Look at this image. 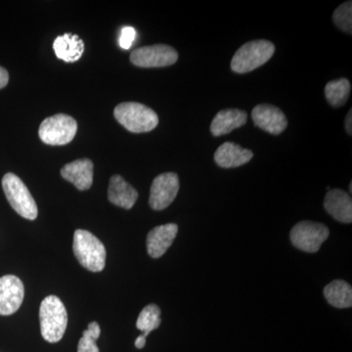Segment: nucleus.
I'll return each instance as SVG.
<instances>
[{
    "label": "nucleus",
    "instance_id": "obj_29",
    "mask_svg": "<svg viewBox=\"0 0 352 352\" xmlns=\"http://www.w3.org/2000/svg\"><path fill=\"white\" fill-rule=\"evenodd\" d=\"M349 190H351V192L352 191V183L349 185Z\"/></svg>",
    "mask_w": 352,
    "mask_h": 352
},
{
    "label": "nucleus",
    "instance_id": "obj_4",
    "mask_svg": "<svg viewBox=\"0 0 352 352\" xmlns=\"http://www.w3.org/2000/svg\"><path fill=\"white\" fill-rule=\"evenodd\" d=\"M275 52V45L265 39L249 41L236 51L231 60L234 73L245 74L270 61Z\"/></svg>",
    "mask_w": 352,
    "mask_h": 352
},
{
    "label": "nucleus",
    "instance_id": "obj_16",
    "mask_svg": "<svg viewBox=\"0 0 352 352\" xmlns=\"http://www.w3.org/2000/svg\"><path fill=\"white\" fill-rule=\"evenodd\" d=\"M248 120V115L240 109H226L217 113L210 124L212 135H226L234 129L244 126Z\"/></svg>",
    "mask_w": 352,
    "mask_h": 352
},
{
    "label": "nucleus",
    "instance_id": "obj_19",
    "mask_svg": "<svg viewBox=\"0 0 352 352\" xmlns=\"http://www.w3.org/2000/svg\"><path fill=\"white\" fill-rule=\"evenodd\" d=\"M324 296L327 302L337 308L352 307V289L349 284L342 280H335L324 289Z\"/></svg>",
    "mask_w": 352,
    "mask_h": 352
},
{
    "label": "nucleus",
    "instance_id": "obj_17",
    "mask_svg": "<svg viewBox=\"0 0 352 352\" xmlns=\"http://www.w3.org/2000/svg\"><path fill=\"white\" fill-rule=\"evenodd\" d=\"M109 201L118 207L131 210L138 199V192L120 175L111 177L108 189Z\"/></svg>",
    "mask_w": 352,
    "mask_h": 352
},
{
    "label": "nucleus",
    "instance_id": "obj_20",
    "mask_svg": "<svg viewBox=\"0 0 352 352\" xmlns=\"http://www.w3.org/2000/svg\"><path fill=\"white\" fill-rule=\"evenodd\" d=\"M351 82L346 78L332 80L325 87V96L333 107H342L349 100L351 94Z\"/></svg>",
    "mask_w": 352,
    "mask_h": 352
},
{
    "label": "nucleus",
    "instance_id": "obj_3",
    "mask_svg": "<svg viewBox=\"0 0 352 352\" xmlns=\"http://www.w3.org/2000/svg\"><path fill=\"white\" fill-rule=\"evenodd\" d=\"M113 115L124 129L133 133L152 131L159 124L155 111L136 102L119 104L113 110Z\"/></svg>",
    "mask_w": 352,
    "mask_h": 352
},
{
    "label": "nucleus",
    "instance_id": "obj_7",
    "mask_svg": "<svg viewBox=\"0 0 352 352\" xmlns=\"http://www.w3.org/2000/svg\"><path fill=\"white\" fill-rule=\"evenodd\" d=\"M328 227L314 221H300L292 228V244L296 249L307 252H317L321 245L328 239Z\"/></svg>",
    "mask_w": 352,
    "mask_h": 352
},
{
    "label": "nucleus",
    "instance_id": "obj_26",
    "mask_svg": "<svg viewBox=\"0 0 352 352\" xmlns=\"http://www.w3.org/2000/svg\"><path fill=\"white\" fill-rule=\"evenodd\" d=\"M8 82V72H7L6 69L2 68V67H0V89H1V88L6 87Z\"/></svg>",
    "mask_w": 352,
    "mask_h": 352
},
{
    "label": "nucleus",
    "instance_id": "obj_11",
    "mask_svg": "<svg viewBox=\"0 0 352 352\" xmlns=\"http://www.w3.org/2000/svg\"><path fill=\"white\" fill-rule=\"evenodd\" d=\"M252 118L256 126L273 135L282 133L288 126V120L285 113L270 104L256 106L252 109Z\"/></svg>",
    "mask_w": 352,
    "mask_h": 352
},
{
    "label": "nucleus",
    "instance_id": "obj_6",
    "mask_svg": "<svg viewBox=\"0 0 352 352\" xmlns=\"http://www.w3.org/2000/svg\"><path fill=\"white\" fill-rule=\"evenodd\" d=\"M78 131V122L71 116L56 113L47 118L39 126V138L47 145L68 144L75 138Z\"/></svg>",
    "mask_w": 352,
    "mask_h": 352
},
{
    "label": "nucleus",
    "instance_id": "obj_15",
    "mask_svg": "<svg viewBox=\"0 0 352 352\" xmlns=\"http://www.w3.org/2000/svg\"><path fill=\"white\" fill-rule=\"evenodd\" d=\"M254 157V153L241 147L233 142H226L220 145L214 153V161L217 166L223 168H238L249 163Z\"/></svg>",
    "mask_w": 352,
    "mask_h": 352
},
{
    "label": "nucleus",
    "instance_id": "obj_22",
    "mask_svg": "<svg viewBox=\"0 0 352 352\" xmlns=\"http://www.w3.org/2000/svg\"><path fill=\"white\" fill-rule=\"evenodd\" d=\"M333 21L342 31L352 32V2L346 1L336 9L333 14Z\"/></svg>",
    "mask_w": 352,
    "mask_h": 352
},
{
    "label": "nucleus",
    "instance_id": "obj_14",
    "mask_svg": "<svg viewBox=\"0 0 352 352\" xmlns=\"http://www.w3.org/2000/svg\"><path fill=\"white\" fill-rule=\"evenodd\" d=\"M324 208L333 219L342 223L352 222L351 196L344 190H329L324 200Z\"/></svg>",
    "mask_w": 352,
    "mask_h": 352
},
{
    "label": "nucleus",
    "instance_id": "obj_13",
    "mask_svg": "<svg viewBox=\"0 0 352 352\" xmlns=\"http://www.w3.org/2000/svg\"><path fill=\"white\" fill-rule=\"evenodd\" d=\"M94 163L89 159H80L67 164L61 170V175L67 182L85 191L92 186L94 183Z\"/></svg>",
    "mask_w": 352,
    "mask_h": 352
},
{
    "label": "nucleus",
    "instance_id": "obj_5",
    "mask_svg": "<svg viewBox=\"0 0 352 352\" xmlns=\"http://www.w3.org/2000/svg\"><path fill=\"white\" fill-rule=\"evenodd\" d=\"M2 188L11 207L18 214L29 220L38 217L36 201L20 177L14 173H6L2 178Z\"/></svg>",
    "mask_w": 352,
    "mask_h": 352
},
{
    "label": "nucleus",
    "instance_id": "obj_24",
    "mask_svg": "<svg viewBox=\"0 0 352 352\" xmlns=\"http://www.w3.org/2000/svg\"><path fill=\"white\" fill-rule=\"evenodd\" d=\"M78 352H99L96 340L88 335L87 331L82 333V338L78 342Z\"/></svg>",
    "mask_w": 352,
    "mask_h": 352
},
{
    "label": "nucleus",
    "instance_id": "obj_23",
    "mask_svg": "<svg viewBox=\"0 0 352 352\" xmlns=\"http://www.w3.org/2000/svg\"><path fill=\"white\" fill-rule=\"evenodd\" d=\"M136 38V31L134 28L124 27L120 32V46L122 50H129L133 43L134 39Z\"/></svg>",
    "mask_w": 352,
    "mask_h": 352
},
{
    "label": "nucleus",
    "instance_id": "obj_12",
    "mask_svg": "<svg viewBox=\"0 0 352 352\" xmlns=\"http://www.w3.org/2000/svg\"><path fill=\"white\" fill-rule=\"evenodd\" d=\"M178 232V226L175 223L164 224L155 227L147 236V251L153 258L163 256L168 248L173 245Z\"/></svg>",
    "mask_w": 352,
    "mask_h": 352
},
{
    "label": "nucleus",
    "instance_id": "obj_27",
    "mask_svg": "<svg viewBox=\"0 0 352 352\" xmlns=\"http://www.w3.org/2000/svg\"><path fill=\"white\" fill-rule=\"evenodd\" d=\"M344 124H346V129L347 133L349 134V135H351L352 134V111L349 110V112L347 113L346 117V122H344Z\"/></svg>",
    "mask_w": 352,
    "mask_h": 352
},
{
    "label": "nucleus",
    "instance_id": "obj_10",
    "mask_svg": "<svg viewBox=\"0 0 352 352\" xmlns=\"http://www.w3.org/2000/svg\"><path fill=\"white\" fill-rule=\"evenodd\" d=\"M24 284L14 275L0 278V315L15 314L24 300Z\"/></svg>",
    "mask_w": 352,
    "mask_h": 352
},
{
    "label": "nucleus",
    "instance_id": "obj_9",
    "mask_svg": "<svg viewBox=\"0 0 352 352\" xmlns=\"http://www.w3.org/2000/svg\"><path fill=\"white\" fill-rule=\"evenodd\" d=\"M179 191V178L175 173L157 175L150 189V207L155 210H163L168 207Z\"/></svg>",
    "mask_w": 352,
    "mask_h": 352
},
{
    "label": "nucleus",
    "instance_id": "obj_21",
    "mask_svg": "<svg viewBox=\"0 0 352 352\" xmlns=\"http://www.w3.org/2000/svg\"><path fill=\"white\" fill-rule=\"evenodd\" d=\"M161 309L156 305H149L143 308L139 314L136 327L145 336H149L152 331L161 325Z\"/></svg>",
    "mask_w": 352,
    "mask_h": 352
},
{
    "label": "nucleus",
    "instance_id": "obj_28",
    "mask_svg": "<svg viewBox=\"0 0 352 352\" xmlns=\"http://www.w3.org/2000/svg\"><path fill=\"white\" fill-rule=\"evenodd\" d=\"M146 336L144 333H141L140 336L135 340V346L138 347V349H142L143 347L145 346L146 344Z\"/></svg>",
    "mask_w": 352,
    "mask_h": 352
},
{
    "label": "nucleus",
    "instance_id": "obj_25",
    "mask_svg": "<svg viewBox=\"0 0 352 352\" xmlns=\"http://www.w3.org/2000/svg\"><path fill=\"white\" fill-rule=\"evenodd\" d=\"M85 331H87L88 335L91 336L95 340H98L99 337H100L101 330L97 322H91V323L88 324L87 330Z\"/></svg>",
    "mask_w": 352,
    "mask_h": 352
},
{
    "label": "nucleus",
    "instance_id": "obj_1",
    "mask_svg": "<svg viewBox=\"0 0 352 352\" xmlns=\"http://www.w3.org/2000/svg\"><path fill=\"white\" fill-rule=\"evenodd\" d=\"M41 332L46 342L55 344L60 342L68 325L66 307L56 296H48L39 308Z\"/></svg>",
    "mask_w": 352,
    "mask_h": 352
},
{
    "label": "nucleus",
    "instance_id": "obj_18",
    "mask_svg": "<svg viewBox=\"0 0 352 352\" xmlns=\"http://www.w3.org/2000/svg\"><path fill=\"white\" fill-rule=\"evenodd\" d=\"M53 50L59 59L63 60L67 63H73L82 56L85 43L76 34H65L55 39Z\"/></svg>",
    "mask_w": 352,
    "mask_h": 352
},
{
    "label": "nucleus",
    "instance_id": "obj_2",
    "mask_svg": "<svg viewBox=\"0 0 352 352\" xmlns=\"http://www.w3.org/2000/svg\"><path fill=\"white\" fill-rule=\"evenodd\" d=\"M74 252L78 263L91 272H101L105 268V245L89 231L78 229L74 234Z\"/></svg>",
    "mask_w": 352,
    "mask_h": 352
},
{
    "label": "nucleus",
    "instance_id": "obj_8",
    "mask_svg": "<svg viewBox=\"0 0 352 352\" xmlns=\"http://www.w3.org/2000/svg\"><path fill=\"white\" fill-rule=\"evenodd\" d=\"M178 60L175 48L166 44L143 46L133 50L131 54V63L140 68H162L171 66Z\"/></svg>",
    "mask_w": 352,
    "mask_h": 352
}]
</instances>
